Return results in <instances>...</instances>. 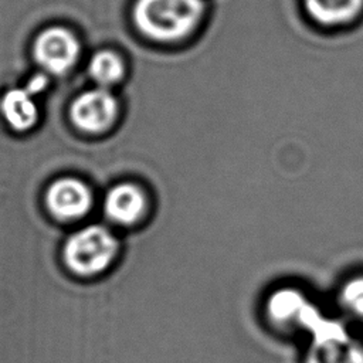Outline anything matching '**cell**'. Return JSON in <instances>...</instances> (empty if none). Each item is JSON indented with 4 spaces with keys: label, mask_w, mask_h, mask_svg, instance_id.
I'll use <instances>...</instances> for the list:
<instances>
[{
    "label": "cell",
    "mask_w": 363,
    "mask_h": 363,
    "mask_svg": "<svg viewBox=\"0 0 363 363\" xmlns=\"http://www.w3.org/2000/svg\"><path fill=\"white\" fill-rule=\"evenodd\" d=\"M1 112L9 125L16 130H27L38 118L37 105L24 89L9 91L1 101Z\"/></svg>",
    "instance_id": "obj_10"
},
{
    "label": "cell",
    "mask_w": 363,
    "mask_h": 363,
    "mask_svg": "<svg viewBox=\"0 0 363 363\" xmlns=\"http://www.w3.org/2000/svg\"><path fill=\"white\" fill-rule=\"evenodd\" d=\"M105 214L116 224L132 225L138 223L147 210L145 191L132 183L113 186L105 196Z\"/></svg>",
    "instance_id": "obj_6"
},
{
    "label": "cell",
    "mask_w": 363,
    "mask_h": 363,
    "mask_svg": "<svg viewBox=\"0 0 363 363\" xmlns=\"http://www.w3.org/2000/svg\"><path fill=\"white\" fill-rule=\"evenodd\" d=\"M305 363H363V343L347 332L320 340H311Z\"/></svg>",
    "instance_id": "obj_7"
},
{
    "label": "cell",
    "mask_w": 363,
    "mask_h": 363,
    "mask_svg": "<svg viewBox=\"0 0 363 363\" xmlns=\"http://www.w3.org/2000/svg\"><path fill=\"white\" fill-rule=\"evenodd\" d=\"M312 21L323 27H342L353 23L363 11V0H303Z\"/></svg>",
    "instance_id": "obj_8"
},
{
    "label": "cell",
    "mask_w": 363,
    "mask_h": 363,
    "mask_svg": "<svg viewBox=\"0 0 363 363\" xmlns=\"http://www.w3.org/2000/svg\"><path fill=\"white\" fill-rule=\"evenodd\" d=\"M89 74L99 85L109 86L122 79L125 65L118 54L109 50H102L91 58Z\"/></svg>",
    "instance_id": "obj_11"
},
{
    "label": "cell",
    "mask_w": 363,
    "mask_h": 363,
    "mask_svg": "<svg viewBox=\"0 0 363 363\" xmlns=\"http://www.w3.org/2000/svg\"><path fill=\"white\" fill-rule=\"evenodd\" d=\"M339 302L346 312L363 319V275L353 277L342 285Z\"/></svg>",
    "instance_id": "obj_12"
},
{
    "label": "cell",
    "mask_w": 363,
    "mask_h": 363,
    "mask_svg": "<svg viewBox=\"0 0 363 363\" xmlns=\"http://www.w3.org/2000/svg\"><path fill=\"white\" fill-rule=\"evenodd\" d=\"M204 14V0H138L133 7L139 31L159 43H176L189 37Z\"/></svg>",
    "instance_id": "obj_1"
},
{
    "label": "cell",
    "mask_w": 363,
    "mask_h": 363,
    "mask_svg": "<svg viewBox=\"0 0 363 363\" xmlns=\"http://www.w3.org/2000/svg\"><path fill=\"white\" fill-rule=\"evenodd\" d=\"M118 104L106 89L85 91L71 105L69 116L74 125L89 133H99L108 129L116 119Z\"/></svg>",
    "instance_id": "obj_4"
},
{
    "label": "cell",
    "mask_w": 363,
    "mask_h": 363,
    "mask_svg": "<svg viewBox=\"0 0 363 363\" xmlns=\"http://www.w3.org/2000/svg\"><path fill=\"white\" fill-rule=\"evenodd\" d=\"M118 240L102 225H88L71 237L64 245V261L79 277H95L115 259Z\"/></svg>",
    "instance_id": "obj_2"
},
{
    "label": "cell",
    "mask_w": 363,
    "mask_h": 363,
    "mask_svg": "<svg viewBox=\"0 0 363 363\" xmlns=\"http://www.w3.org/2000/svg\"><path fill=\"white\" fill-rule=\"evenodd\" d=\"M79 43L64 27H50L34 43L35 61L51 74H64L78 60Z\"/></svg>",
    "instance_id": "obj_3"
},
{
    "label": "cell",
    "mask_w": 363,
    "mask_h": 363,
    "mask_svg": "<svg viewBox=\"0 0 363 363\" xmlns=\"http://www.w3.org/2000/svg\"><path fill=\"white\" fill-rule=\"evenodd\" d=\"M311 301L295 288H279L271 292L265 308L268 316L279 325H298Z\"/></svg>",
    "instance_id": "obj_9"
},
{
    "label": "cell",
    "mask_w": 363,
    "mask_h": 363,
    "mask_svg": "<svg viewBox=\"0 0 363 363\" xmlns=\"http://www.w3.org/2000/svg\"><path fill=\"white\" fill-rule=\"evenodd\" d=\"M47 207L60 220H77L85 216L92 204L91 190L74 177H61L47 190Z\"/></svg>",
    "instance_id": "obj_5"
}]
</instances>
